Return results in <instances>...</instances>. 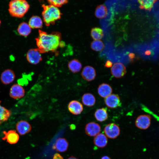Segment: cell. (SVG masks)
Returning <instances> with one entry per match:
<instances>
[{
  "instance_id": "ba28073f",
  "label": "cell",
  "mask_w": 159,
  "mask_h": 159,
  "mask_svg": "<svg viewBox=\"0 0 159 159\" xmlns=\"http://www.w3.org/2000/svg\"><path fill=\"white\" fill-rule=\"evenodd\" d=\"M126 72V67L120 63L114 64L111 69L112 75L116 78H120L122 77L125 74Z\"/></svg>"
},
{
  "instance_id": "30bf717a",
  "label": "cell",
  "mask_w": 159,
  "mask_h": 159,
  "mask_svg": "<svg viewBox=\"0 0 159 159\" xmlns=\"http://www.w3.org/2000/svg\"><path fill=\"white\" fill-rule=\"evenodd\" d=\"M100 130L101 128L99 125L94 122L87 123L85 128L86 134L91 137H95L100 133Z\"/></svg>"
},
{
  "instance_id": "e0dca14e",
  "label": "cell",
  "mask_w": 159,
  "mask_h": 159,
  "mask_svg": "<svg viewBox=\"0 0 159 159\" xmlns=\"http://www.w3.org/2000/svg\"><path fill=\"white\" fill-rule=\"evenodd\" d=\"M68 145V143L65 139L60 138L57 140L53 148L58 152H63L67 150Z\"/></svg>"
},
{
  "instance_id": "f546056e",
  "label": "cell",
  "mask_w": 159,
  "mask_h": 159,
  "mask_svg": "<svg viewBox=\"0 0 159 159\" xmlns=\"http://www.w3.org/2000/svg\"><path fill=\"white\" fill-rule=\"evenodd\" d=\"M52 159H63V158L59 154L56 153L54 155Z\"/></svg>"
},
{
  "instance_id": "484cf974",
  "label": "cell",
  "mask_w": 159,
  "mask_h": 159,
  "mask_svg": "<svg viewBox=\"0 0 159 159\" xmlns=\"http://www.w3.org/2000/svg\"><path fill=\"white\" fill-rule=\"evenodd\" d=\"M156 1V0H138V1L140 4V8L150 11L152 8L154 3Z\"/></svg>"
},
{
  "instance_id": "83f0119b",
  "label": "cell",
  "mask_w": 159,
  "mask_h": 159,
  "mask_svg": "<svg viewBox=\"0 0 159 159\" xmlns=\"http://www.w3.org/2000/svg\"><path fill=\"white\" fill-rule=\"evenodd\" d=\"M91 47L93 50L96 51H99L102 50L103 49L104 46L101 41L95 40L91 43Z\"/></svg>"
},
{
  "instance_id": "6da1fadb",
  "label": "cell",
  "mask_w": 159,
  "mask_h": 159,
  "mask_svg": "<svg viewBox=\"0 0 159 159\" xmlns=\"http://www.w3.org/2000/svg\"><path fill=\"white\" fill-rule=\"evenodd\" d=\"M39 34L36 40L37 49L41 53L54 51L61 45L59 33L56 32L48 34L39 30Z\"/></svg>"
},
{
  "instance_id": "836d02e7",
  "label": "cell",
  "mask_w": 159,
  "mask_h": 159,
  "mask_svg": "<svg viewBox=\"0 0 159 159\" xmlns=\"http://www.w3.org/2000/svg\"><path fill=\"white\" fill-rule=\"evenodd\" d=\"M67 159H78L77 158H76L74 156H72L69 157V158H68Z\"/></svg>"
},
{
  "instance_id": "4fadbf2b",
  "label": "cell",
  "mask_w": 159,
  "mask_h": 159,
  "mask_svg": "<svg viewBox=\"0 0 159 159\" xmlns=\"http://www.w3.org/2000/svg\"><path fill=\"white\" fill-rule=\"evenodd\" d=\"M3 133L4 136L2 139L6 140L10 144H16L19 140V136L14 130H11L7 132L4 131Z\"/></svg>"
},
{
  "instance_id": "9a60e30c",
  "label": "cell",
  "mask_w": 159,
  "mask_h": 159,
  "mask_svg": "<svg viewBox=\"0 0 159 159\" xmlns=\"http://www.w3.org/2000/svg\"><path fill=\"white\" fill-rule=\"evenodd\" d=\"M16 129L19 133L22 135L29 132L32 129V127L27 121L21 120L16 124Z\"/></svg>"
},
{
  "instance_id": "603a6c76",
  "label": "cell",
  "mask_w": 159,
  "mask_h": 159,
  "mask_svg": "<svg viewBox=\"0 0 159 159\" xmlns=\"http://www.w3.org/2000/svg\"><path fill=\"white\" fill-rule=\"evenodd\" d=\"M28 24L31 28H39L42 27L43 23L39 16H34L30 19Z\"/></svg>"
},
{
  "instance_id": "277c9868",
  "label": "cell",
  "mask_w": 159,
  "mask_h": 159,
  "mask_svg": "<svg viewBox=\"0 0 159 159\" xmlns=\"http://www.w3.org/2000/svg\"><path fill=\"white\" fill-rule=\"evenodd\" d=\"M41 53L38 49H30L26 53V59L31 64H37L42 60Z\"/></svg>"
},
{
  "instance_id": "d590c367",
  "label": "cell",
  "mask_w": 159,
  "mask_h": 159,
  "mask_svg": "<svg viewBox=\"0 0 159 159\" xmlns=\"http://www.w3.org/2000/svg\"><path fill=\"white\" fill-rule=\"evenodd\" d=\"M1 21L0 19V26L1 25Z\"/></svg>"
},
{
  "instance_id": "ac0fdd59",
  "label": "cell",
  "mask_w": 159,
  "mask_h": 159,
  "mask_svg": "<svg viewBox=\"0 0 159 159\" xmlns=\"http://www.w3.org/2000/svg\"><path fill=\"white\" fill-rule=\"evenodd\" d=\"M94 143L97 147L100 148H104L107 144V138L104 134L99 133L94 138Z\"/></svg>"
},
{
  "instance_id": "cb8c5ba5",
  "label": "cell",
  "mask_w": 159,
  "mask_h": 159,
  "mask_svg": "<svg viewBox=\"0 0 159 159\" xmlns=\"http://www.w3.org/2000/svg\"><path fill=\"white\" fill-rule=\"evenodd\" d=\"M1 103L0 101V125L7 121L11 114V111L2 106L1 105Z\"/></svg>"
},
{
  "instance_id": "4dcf8cb0",
  "label": "cell",
  "mask_w": 159,
  "mask_h": 159,
  "mask_svg": "<svg viewBox=\"0 0 159 159\" xmlns=\"http://www.w3.org/2000/svg\"><path fill=\"white\" fill-rule=\"evenodd\" d=\"M112 65V62L109 60H107L106 61L105 65V66L107 68H109L111 67Z\"/></svg>"
},
{
  "instance_id": "f1b7e54d",
  "label": "cell",
  "mask_w": 159,
  "mask_h": 159,
  "mask_svg": "<svg viewBox=\"0 0 159 159\" xmlns=\"http://www.w3.org/2000/svg\"><path fill=\"white\" fill-rule=\"evenodd\" d=\"M48 2L50 4L53 5L56 7H61L63 5L65 4L67 2V0H48Z\"/></svg>"
},
{
  "instance_id": "5bb4252c",
  "label": "cell",
  "mask_w": 159,
  "mask_h": 159,
  "mask_svg": "<svg viewBox=\"0 0 159 159\" xmlns=\"http://www.w3.org/2000/svg\"><path fill=\"white\" fill-rule=\"evenodd\" d=\"M68 108L71 113L77 115L80 114L82 112L83 107L82 105L79 101L73 100L69 103Z\"/></svg>"
},
{
  "instance_id": "5b68a950",
  "label": "cell",
  "mask_w": 159,
  "mask_h": 159,
  "mask_svg": "<svg viewBox=\"0 0 159 159\" xmlns=\"http://www.w3.org/2000/svg\"><path fill=\"white\" fill-rule=\"evenodd\" d=\"M104 132L106 137L110 139H115L120 134V129L116 124L111 123L107 124L105 127Z\"/></svg>"
},
{
  "instance_id": "7a4b0ae2",
  "label": "cell",
  "mask_w": 159,
  "mask_h": 159,
  "mask_svg": "<svg viewBox=\"0 0 159 159\" xmlns=\"http://www.w3.org/2000/svg\"><path fill=\"white\" fill-rule=\"evenodd\" d=\"M30 6L25 0H12L9 2L8 11L12 17L21 18L28 12Z\"/></svg>"
},
{
  "instance_id": "d6986e66",
  "label": "cell",
  "mask_w": 159,
  "mask_h": 159,
  "mask_svg": "<svg viewBox=\"0 0 159 159\" xmlns=\"http://www.w3.org/2000/svg\"><path fill=\"white\" fill-rule=\"evenodd\" d=\"M17 31L19 34L21 36L26 37L31 32V28L27 23L22 22L18 26Z\"/></svg>"
},
{
  "instance_id": "52a82bcc",
  "label": "cell",
  "mask_w": 159,
  "mask_h": 159,
  "mask_svg": "<svg viewBox=\"0 0 159 159\" xmlns=\"http://www.w3.org/2000/svg\"><path fill=\"white\" fill-rule=\"evenodd\" d=\"M151 117L148 115H143L138 116L135 121L136 126L138 128L145 130L148 128L151 123Z\"/></svg>"
},
{
  "instance_id": "4316f807",
  "label": "cell",
  "mask_w": 159,
  "mask_h": 159,
  "mask_svg": "<svg viewBox=\"0 0 159 159\" xmlns=\"http://www.w3.org/2000/svg\"><path fill=\"white\" fill-rule=\"evenodd\" d=\"M91 34L92 38L95 40H99L103 36L102 30L99 27H95L92 29Z\"/></svg>"
},
{
  "instance_id": "8992f818",
  "label": "cell",
  "mask_w": 159,
  "mask_h": 159,
  "mask_svg": "<svg viewBox=\"0 0 159 159\" xmlns=\"http://www.w3.org/2000/svg\"><path fill=\"white\" fill-rule=\"evenodd\" d=\"M9 96L14 99L21 98L25 95V91L23 87L18 84H14L9 91Z\"/></svg>"
},
{
  "instance_id": "2e32d148",
  "label": "cell",
  "mask_w": 159,
  "mask_h": 159,
  "mask_svg": "<svg viewBox=\"0 0 159 159\" xmlns=\"http://www.w3.org/2000/svg\"><path fill=\"white\" fill-rule=\"evenodd\" d=\"M97 91L100 96L105 98L111 95L112 92V89L109 84L103 83L99 86Z\"/></svg>"
},
{
  "instance_id": "7402d4cb",
  "label": "cell",
  "mask_w": 159,
  "mask_h": 159,
  "mask_svg": "<svg viewBox=\"0 0 159 159\" xmlns=\"http://www.w3.org/2000/svg\"><path fill=\"white\" fill-rule=\"evenodd\" d=\"M68 66L69 70L73 73L79 72L82 68L81 63L77 59H73L68 63Z\"/></svg>"
},
{
  "instance_id": "ffe728a7",
  "label": "cell",
  "mask_w": 159,
  "mask_h": 159,
  "mask_svg": "<svg viewBox=\"0 0 159 159\" xmlns=\"http://www.w3.org/2000/svg\"><path fill=\"white\" fill-rule=\"evenodd\" d=\"M82 101L84 105L90 107L93 106L95 104L96 99L92 94L90 93H86L82 95Z\"/></svg>"
},
{
  "instance_id": "9c48e42d",
  "label": "cell",
  "mask_w": 159,
  "mask_h": 159,
  "mask_svg": "<svg viewBox=\"0 0 159 159\" xmlns=\"http://www.w3.org/2000/svg\"><path fill=\"white\" fill-rule=\"evenodd\" d=\"M104 102L106 105L110 108H115L121 105L120 98L116 94H111L104 99Z\"/></svg>"
},
{
  "instance_id": "44dd1931",
  "label": "cell",
  "mask_w": 159,
  "mask_h": 159,
  "mask_svg": "<svg viewBox=\"0 0 159 159\" xmlns=\"http://www.w3.org/2000/svg\"><path fill=\"white\" fill-rule=\"evenodd\" d=\"M94 116L98 121L102 122L105 121L108 118L107 108L105 107L97 109L95 113Z\"/></svg>"
},
{
  "instance_id": "e575fe53",
  "label": "cell",
  "mask_w": 159,
  "mask_h": 159,
  "mask_svg": "<svg viewBox=\"0 0 159 159\" xmlns=\"http://www.w3.org/2000/svg\"><path fill=\"white\" fill-rule=\"evenodd\" d=\"M145 53H146V54H148V55L150 53V51H146Z\"/></svg>"
},
{
  "instance_id": "1f68e13d",
  "label": "cell",
  "mask_w": 159,
  "mask_h": 159,
  "mask_svg": "<svg viewBox=\"0 0 159 159\" xmlns=\"http://www.w3.org/2000/svg\"><path fill=\"white\" fill-rule=\"evenodd\" d=\"M129 57L131 59H133L135 57V54L133 53H130L129 54Z\"/></svg>"
},
{
  "instance_id": "8fae6325",
  "label": "cell",
  "mask_w": 159,
  "mask_h": 159,
  "mask_svg": "<svg viewBox=\"0 0 159 159\" xmlns=\"http://www.w3.org/2000/svg\"><path fill=\"white\" fill-rule=\"evenodd\" d=\"M15 75L14 72L10 69L5 70L1 73L0 80L4 85H8L12 82L15 80Z\"/></svg>"
},
{
  "instance_id": "7c38bea8",
  "label": "cell",
  "mask_w": 159,
  "mask_h": 159,
  "mask_svg": "<svg viewBox=\"0 0 159 159\" xmlns=\"http://www.w3.org/2000/svg\"><path fill=\"white\" fill-rule=\"evenodd\" d=\"M81 75L85 80L88 81H92L94 80L96 77V70L93 67L87 66L83 68Z\"/></svg>"
},
{
  "instance_id": "d6a6232c",
  "label": "cell",
  "mask_w": 159,
  "mask_h": 159,
  "mask_svg": "<svg viewBox=\"0 0 159 159\" xmlns=\"http://www.w3.org/2000/svg\"><path fill=\"white\" fill-rule=\"evenodd\" d=\"M101 159H111L109 157L107 156H105L103 157Z\"/></svg>"
},
{
  "instance_id": "d4e9b609",
  "label": "cell",
  "mask_w": 159,
  "mask_h": 159,
  "mask_svg": "<svg viewBox=\"0 0 159 159\" xmlns=\"http://www.w3.org/2000/svg\"><path fill=\"white\" fill-rule=\"evenodd\" d=\"M107 13V9L106 6L101 4L98 6L96 7L95 14L98 18L102 19L106 16Z\"/></svg>"
},
{
  "instance_id": "3957f363",
  "label": "cell",
  "mask_w": 159,
  "mask_h": 159,
  "mask_svg": "<svg viewBox=\"0 0 159 159\" xmlns=\"http://www.w3.org/2000/svg\"><path fill=\"white\" fill-rule=\"evenodd\" d=\"M42 16L44 22L47 26L54 24L60 19L61 13L57 7L52 5H42Z\"/></svg>"
}]
</instances>
